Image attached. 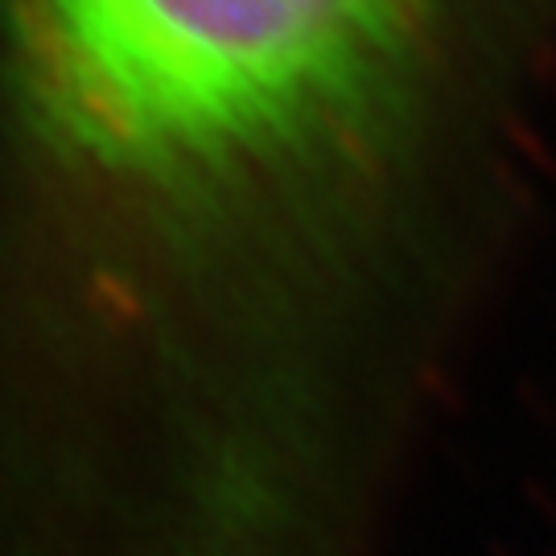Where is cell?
Listing matches in <instances>:
<instances>
[{
  "label": "cell",
  "instance_id": "6da1fadb",
  "mask_svg": "<svg viewBox=\"0 0 556 556\" xmlns=\"http://www.w3.org/2000/svg\"><path fill=\"white\" fill-rule=\"evenodd\" d=\"M425 0H13L38 116L157 186L227 182L334 136L396 71Z\"/></svg>",
  "mask_w": 556,
  "mask_h": 556
}]
</instances>
